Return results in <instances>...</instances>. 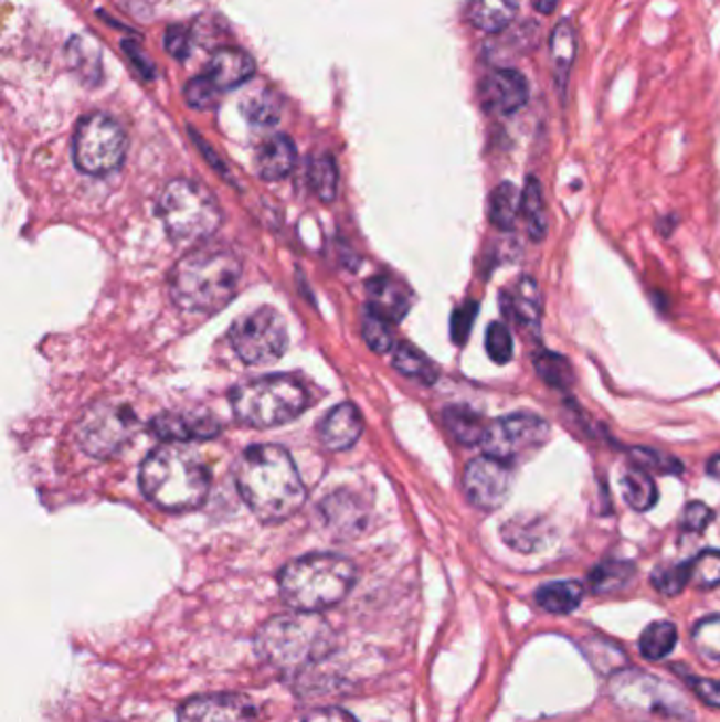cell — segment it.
Masks as SVG:
<instances>
[{
  "mask_svg": "<svg viewBox=\"0 0 720 722\" xmlns=\"http://www.w3.org/2000/svg\"><path fill=\"white\" fill-rule=\"evenodd\" d=\"M235 476L243 501L265 522L286 520L307 499L298 467L282 446L261 444L247 448Z\"/></svg>",
  "mask_w": 720,
  "mask_h": 722,
  "instance_id": "6da1fadb",
  "label": "cell"
},
{
  "mask_svg": "<svg viewBox=\"0 0 720 722\" xmlns=\"http://www.w3.org/2000/svg\"><path fill=\"white\" fill-rule=\"evenodd\" d=\"M240 279V256L226 245L203 243L173 266L169 294L189 314L212 315L233 300Z\"/></svg>",
  "mask_w": 720,
  "mask_h": 722,
  "instance_id": "7a4b0ae2",
  "label": "cell"
},
{
  "mask_svg": "<svg viewBox=\"0 0 720 722\" xmlns=\"http://www.w3.org/2000/svg\"><path fill=\"white\" fill-rule=\"evenodd\" d=\"M210 469L191 448L169 444L146 457L140 486L148 501L168 511L203 506L210 492Z\"/></svg>",
  "mask_w": 720,
  "mask_h": 722,
  "instance_id": "3957f363",
  "label": "cell"
},
{
  "mask_svg": "<svg viewBox=\"0 0 720 722\" xmlns=\"http://www.w3.org/2000/svg\"><path fill=\"white\" fill-rule=\"evenodd\" d=\"M337 649V634L317 613H286L268 619L256 636V652L268 666L296 672L311 668Z\"/></svg>",
  "mask_w": 720,
  "mask_h": 722,
  "instance_id": "277c9868",
  "label": "cell"
},
{
  "mask_svg": "<svg viewBox=\"0 0 720 722\" xmlns=\"http://www.w3.org/2000/svg\"><path fill=\"white\" fill-rule=\"evenodd\" d=\"M356 583L351 560L335 554H313L294 560L279 575L282 598L294 610L319 613L342 601Z\"/></svg>",
  "mask_w": 720,
  "mask_h": 722,
  "instance_id": "5b68a950",
  "label": "cell"
},
{
  "mask_svg": "<svg viewBox=\"0 0 720 722\" xmlns=\"http://www.w3.org/2000/svg\"><path fill=\"white\" fill-rule=\"evenodd\" d=\"M608 698L638 722H691L687 699L670 682L643 670H620L608 680Z\"/></svg>",
  "mask_w": 720,
  "mask_h": 722,
  "instance_id": "8992f818",
  "label": "cell"
},
{
  "mask_svg": "<svg viewBox=\"0 0 720 722\" xmlns=\"http://www.w3.org/2000/svg\"><path fill=\"white\" fill-rule=\"evenodd\" d=\"M231 406L243 425L268 429L300 416V412L309 406V395L298 381L277 374L247 381L233 389Z\"/></svg>",
  "mask_w": 720,
  "mask_h": 722,
  "instance_id": "52a82bcc",
  "label": "cell"
},
{
  "mask_svg": "<svg viewBox=\"0 0 720 722\" xmlns=\"http://www.w3.org/2000/svg\"><path fill=\"white\" fill-rule=\"evenodd\" d=\"M157 214L176 243H203L216 235L222 210L216 197L191 180H173L159 197Z\"/></svg>",
  "mask_w": 720,
  "mask_h": 722,
  "instance_id": "ba28073f",
  "label": "cell"
},
{
  "mask_svg": "<svg viewBox=\"0 0 720 722\" xmlns=\"http://www.w3.org/2000/svg\"><path fill=\"white\" fill-rule=\"evenodd\" d=\"M229 340L241 361L263 365L277 361L288 349V323L271 307L247 311L231 326Z\"/></svg>",
  "mask_w": 720,
  "mask_h": 722,
  "instance_id": "9c48e42d",
  "label": "cell"
},
{
  "mask_svg": "<svg viewBox=\"0 0 720 722\" xmlns=\"http://www.w3.org/2000/svg\"><path fill=\"white\" fill-rule=\"evenodd\" d=\"M74 163L89 176H106L120 168L127 152V136L108 115H89L74 134Z\"/></svg>",
  "mask_w": 720,
  "mask_h": 722,
  "instance_id": "30bf717a",
  "label": "cell"
},
{
  "mask_svg": "<svg viewBox=\"0 0 720 722\" xmlns=\"http://www.w3.org/2000/svg\"><path fill=\"white\" fill-rule=\"evenodd\" d=\"M136 425V416L127 406L99 402L83 412L76 427V437L87 455L110 458L134 437Z\"/></svg>",
  "mask_w": 720,
  "mask_h": 722,
  "instance_id": "8fae6325",
  "label": "cell"
},
{
  "mask_svg": "<svg viewBox=\"0 0 720 722\" xmlns=\"http://www.w3.org/2000/svg\"><path fill=\"white\" fill-rule=\"evenodd\" d=\"M550 423L537 414H509L486 427L481 448L488 457L511 463L539 450L550 439Z\"/></svg>",
  "mask_w": 720,
  "mask_h": 722,
  "instance_id": "7c38bea8",
  "label": "cell"
},
{
  "mask_svg": "<svg viewBox=\"0 0 720 722\" xmlns=\"http://www.w3.org/2000/svg\"><path fill=\"white\" fill-rule=\"evenodd\" d=\"M513 484V474L509 463L499 458H474L463 474V488L467 499L484 511L499 509L507 501Z\"/></svg>",
  "mask_w": 720,
  "mask_h": 722,
  "instance_id": "4fadbf2b",
  "label": "cell"
},
{
  "mask_svg": "<svg viewBox=\"0 0 720 722\" xmlns=\"http://www.w3.org/2000/svg\"><path fill=\"white\" fill-rule=\"evenodd\" d=\"M256 714L258 710L247 696L212 693L184 701L178 722H254Z\"/></svg>",
  "mask_w": 720,
  "mask_h": 722,
  "instance_id": "5bb4252c",
  "label": "cell"
},
{
  "mask_svg": "<svg viewBox=\"0 0 720 722\" xmlns=\"http://www.w3.org/2000/svg\"><path fill=\"white\" fill-rule=\"evenodd\" d=\"M481 102L486 110L511 115L529 102V83L525 74L513 68H501L488 74L481 83Z\"/></svg>",
  "mask_w": 720,
  "mask_h": 722,
  "instance_id": "9a60e30c",
  "label": "cell"
},
{
  "mask_svg": "<svg viewBox=\"0 0 720 722\" xmlns=\"http://www.w3.org/2000/svg\"><path fill=\"white\" fill-rule=\"evenodd\" d=\"M152 432L168 442H192V439H210L220 432V425L210 414H192V412H166L152 421Z\"/></svg>",
  "mask_w": 720,
  "mask_h": 722,
  "instance_id": "2e32d148",
  "label": "cell"
},
{
  "mask_svg": "<svg viewBox=\"0 0 720 722\" xmlns=\"http://www.w3.org/2000/svg\"><path fill=\"white\" fill-rule=\"evenodd\" d=\"M256 73L254 60L240 49H218L208 64V78L218 92H229L250 81Z\"/></svg>",
  "mask_w": 720,
  "mask_h": 722,
  "instance_id": "e0dca14e",
  "label": "cell"
},
{
  "mask_svg": "<svg viewBox=\"0 0 720 722\" xmlns=\"http://www.w3.org/2000/svg\"><path fill=\"white\" fill-rule=\"evenodd\" d=\"M361 429L363 421L360 410L353 404H340L324 418L319 434L330 450H347L360 439Z\"/></svg>",
  "mask_w": 720,
  "mask_h": 722,
  "instance_id": "ac0fdd59",
  "label": "cell"
},
{
  "mask_svg": "<svg viewBox=\"0 0 720 722\" xmlns=\"http://www.w3.org/2000/svg\"><path fill=\"white\" fill-rule=\"evenodd\" d=\"M368 296H370V309L381 315L387 321H400L409 314L410 296L404 284L391 277H377L368 284Z\"/></svg>",
  "mask_w": 720,
  "mask_h": 722,
  "instance_id": "d6986e66",
  "label": "cell"
},
{
  "mask_svg": "<svg viewBox=\"0 0 720 722\" xmlns=\"http://www.w3.org/2000/svg\"><path fill=\"white\" fill-rule=\"evenodd\" d=\"M296 166V146L288 136H273L256 155V169L263 180H282Z\"/></svg>",
  "mask_w": 720,
  "mask_h": 722,
  "instance_id": "ffe728a7",
  "label": "cell"
},
{
  "mask_svg": "<svg viewBox=\"0 0 720 722\" xmlns=\"http://www.w3.org/2000/svg\"><path fill=\"white\" fill-rule=\"evenodd\" d=\"M520 0H469V20L484 32H501L513 22Z\"/></svg>",
  "mask_w": 720,
  "mask_h": 722,
  "instance_id": "44dd1931",
  "label": "cell"
},
{
  "mask_svg": "<svg viewBox=\"0 0 720 722\" xmlns=\"http://www.w3.org/2000/svg\"><path fill=\"white\" fill-rule=\"evenodd\" d=\"M534 601L548 613L567 615V613H573L583 601V585L579 581L546 583L537 590Z\"/></svg>",
  "mask_w": 720,
  "mask_h": 722,
  "instance_id": "7402d4cb",
  "label": "cell"
},
{
  "mask_svg": "<svg viewBox=\"0 0 720 722\" xmlns=\"http://www.w3.org/2000/svg\"><path fill=\"white\" fill-rule=\"evenodd\" d=\"M501 537H504L505 543L516 550V552H522V554H530V552H537L546 545V539H548V532H546V527L541 520L537 518H513L505 524L501 529Z\"/></svg>",
  "mask_w": 720,
  "mask_h": 722,
  "instance_id": "603a6c76",
  "label": "cell"
},
{
  "mask_svg": "<svg viewBox=\"0 0 720 722\" xmlns=\"http://www.w3.org/2000/svg\"><path fill=\"white\" fill-rule=\"evenodd\" d=\"M550 47H552L553 74H555L560 92H564V85L569 83V74H571V66H573L576 53L573 25L569 22H560L555 25L552 39H550Z\"/></svg>",
  "mask_w": 720,
  "mask_h": 722,
  "instance_id": "cb8c5ba5",
  "label": "cell"
},
{
  "mask_svg": "<svg viewBox=\"0 0 720 722\" xmlns=\"http://www.w3.org/2000/svg\"><path fill=\"white\" fill-rule=\"evenodd\" d=\"M622 495L634 511H648L657 503V484L645 469L632 467L622 476Z\"/></svg>",
  "mask_w": 720,
  "mask_h": 722,
  "instance_id": "d4e9b609",
  "label": "cell"
},
{
  "mask_svg": "<svg viewBox=\"0 0 720 722\" xmlns=\"http://www.w3.org/2000/svg\"><path fill=\"white\" fill-rule=\"evenodd\" d=\"M444 423L448 427V432L453 434L456 442L465 444V446H474V444H481L484 434H486V425L481 421L480 414L474 412L467 406H451L444 412Z\"/></svg>",
  "mask_w": 720,
  "mask_h": 722,
  "instance_id": "484cf974",
  "label": "cell"
},
{
  "mask_svg": "<svg viewBox=\"0 0 720 722\" xmlns=\"http://www.w3.org/2000/svg\"><path fill=\"white\" fill-rule=\"evenodd\" d=\"M522 216L527 222L530 240L543 241L548 233V212H546V201H543V191L537 178L530 176L522 193Z\"/></svg>",
  "mask_w": 720,
  "mask_h": 722,
  "instance_id": "4316f807",
  "label": "cell"
},
{
  "mask_svg": "<svg viewBox=\"0 0 720 722\" xmlns=\"http://www.w3.org/2000/svg\"><path fill=\"white\" fill-rule=\"evenodd\" d=\"M636 575V566L624 560H606L590 573V587L596 594L620 592Z\"/></svg>",
  "mask_w": 720,
  "mask_h": 722,
  "instance_id": "83f0119b",
  "label": "cell"
},
{
  "mask_svg": "<svg viewBox=\"0 0 720 722\" xmlns=\"http://www.w3.org/2000/svg\"><path fill=\"white\" fill-rule=\"evenodd\" d=\"M522 212V194L511 182L499 184L490 194V222L497 229L511 231L516 226V217Z\"/></svg>",
  "mask_w": 720,
  "mask_h": 722,
  "instance_id": "f1b7e54d",
  "label": "cell"
},
{
  "mask_svg": "<svg viewBox=\"0 0 720 722\" xmlns=\"http://www.w3.org/2000/svg\"><path fill=\"white\" fill-rule=\"evenodd\" d=\"M393 365L406 374L410 379H416L425 385H432L437 381V365L433 363L427 355H423L419 349H414L412 344H400L395 351H393Z\"/></svg>",
  "mask_w": 720,
  "mask_h": 722,
  "instance_id": "f546056e",
  "label": "cell"
},
{
  "mask_svg": "<svg viewBox=\"0 0 720 722\" xmlns=\"http://www.w3.org/2000/svg\"><path fill=\"white\" fill-rule=\"evenodd\" d=\"M509 309L511 315L525 323V326H537L541 317V296H539V286L534 279L525 277L518 282L513 294L509 296Z\"/></svg>",
  "mask_w": 720,
  "mask_h": 722,
  "instance_id": "4dcf8cb0",
  "label": "cell"
},
{
  "mask_svg": "<svg viewBox=\"0 0 720 722\" xmlns=\"http://www.w3.org/2000/svg\"><path fill=\"white\" fill-rule=\"evenodd\" d=\"M676 640H678V629L673 622H655L643 631L638 647L647 659L659 661L673 652Z\"/></svg>",
  "mask_w": 720,
  "mask_h": 722,
  "instance_id": "1f68e13d",
  "label": "cell"
},
{
  "mask_svg": "<svg viewBox=\"0 0 720 722\" xmlns=\"http://www.w3.org/2000/svg\"><path fill=\"white\" fill-rule=\"evenodd\" d=\"M309 184L313 193L321 201H335L338 191V169L335 159L330 155H317L313 157L309 166Z\"/></svg>",
  "mask_w": 720,
  "mask_h": 722,
  "instance_id": "d6a6232c",
  "label": "cell"
},
{
  "mask_svg": "<svg viewBox=\"0 0 720 722\" xmlns=\"http://www.w3.org/2000/svg\"><path fill=\"white\" fill-rule=\"evenodd\" d=\"M324 513L330 527L340 530H356L360 529L363 522V513L360 511V506L356 499H351L349 495H332L326 503H324Z\"/></svg>",
  "mask_w": 720,
  "mask_h": 722,
  "instance_id": "836d02e7",
  "label": "cell"
},
{
  "mask_svg": "<svg viewBox=\"0 0 720 722\" xmlns=\"http://www.w3.org/2000/svg\"><path fill=\"white\" fill-rule=\"evenodd\" d=\"M534 368H537V374L553 389H569L575 381L571 361L558 353H552V351H541L534 358Z\"/></svg>",
  "mask_w": 720,
  "mask_h": 722,
  "instance_id": "e575fe53",
  "label": "cell"
},
{
  "mask_svg": "<svg viewBox=\"0 0 720 722\" xmlns=\"http://www.w3.org/2000/svg\"><path fill=\"white\" fill-rule=\"evenodd\" d=\"M66 57L73 66L74 73H78V76L83 81H89V83H96L102 74V62H99V53L94 45H89L87 41L83 39H73L71 45H68V51H66Z\"/></svg>",
  "mask_w": 720,
  "mask_h": 722,
  "instance_id": "d590c367",
  "label": "cell"
},
{
  "mask_svg": "<svg viewBox=\"0 0 720 722\" xmlns=\"http://www.w3.org/2000/svg\"><path fill=\"white\" fill-rule=\"evenodd\" d=\"M243 115L245 119L254 125H261V127H268V125H275L279 120V99L268 94V92H258V94H250L245 97L243 102Z\"/></svg>",
  "mask_w": 720,
  "mask_h": 722,
  "instance_id": "8d00e7d4",
  "label": "cell"
},
{
  "mask_svg": "<svg viewBox=\"0 0 720 722\" xmlns=\"http://www.w3.org/2000/svg\"><path fill=\"white\" fill-rule=\"evenodd\" d=\"M691 581V564H670V566H659L653 575L650 583L655 590L664 596H678L685 585Z\"/></svg>",
  "mask_w": 720,
  "mask_h": 722,
  "instance_id": "74e56055",
  "label": "cell"
},
{
  "mask_svg": "<svg viewBox=\"0 0 720 722\" xmlns=\"http://www.w3.org/2000/svg\"><path fill=\"white\" fill-rule=\"evenodd\" d=\"M691 581L701 590H712L720 585V552L706 550L691 562Z\"/></svg>",
  "mask_w": 720,
  "mask_h": 722,
  "instance_id": "f35d334b",
  "label": "cell"
},
{
  "mask_svg": "<svg viewBox=\"0 0 720 722\" xmlns=\"http://www.w3.org/2000/svg\"><path fill=\"white\" fill-rule=\"evenodd\" d=\"M693 645L706 659L720 661V615H710L697 624Z\"/></svg>",
  "mask_w": 720,
  "mask_h": 722,
  "instance_id": "ab89813d",
  "label": "cell"
},
{
  "mask_svg": "<svg viewBox=\"0 0 720 722\" xmlns=\"http://www.w3.org/2000/svg\"><path fill=\"white\" fill-rule=\"evenodd\" d=\"M629 458L634 460V467L645 469L650 474H680L682 465L676 458L668 457L659 450H650V448H643L636 446L629 450Z\"/></svg>",
  "mask_w": 720,
  "mask_h": 722,
  "instance_id": "60d3db41",
  "label": "cell"
},
{
  "mask_svg": "<svg viewBox=\"0 0 720 722\" xmlns=\"http://www.w3.org/2000/svg\"><path fill=\"white\" fill-rule=\"evenodd\" d=\"M363 338L368 342V347L377 353H387L393 344V337H391V330H389V321L381 317L379 314H374L372 309H368L366 315H363Z\"/></svg>",
  "mask_w": 720,
  "mask_h": 722,
  "instance_id": "b9f144b4",
  "label": "cell"
},
{
  "mask_svg": "<svg viewBox=\"0 0 720 722\" xmlns=\"http://www.w3.org/2000/svg\"><path fill=\"white\" fill-rule=\"evenodd\" d=\"M486 351L495 363H507L513 358V338L504 323L493 321L486 330Z\"/></svg>",
  "mask_w": 720,
  "mask_h": 722,
  "instance_id": "7bdbcfd3",
  "label": "cell"
},
{
  "mask_svg": "<svg viewBox=\"0 0 720 722\" xmlns=\"http://www.w3.org/2000/svg\"><path fill=\"white\" fill-rule=\"evenodd\" d=\"M216 85L208 76L192 78L191 83L187 85V89H184L187 102L191 104L192 108H197V110L210 108L216 102Z\"/></svg>",
  "mask_w": 720,
  "mask_h": 722,
  "instance_id": "ee69618b",
  "label": "cell"
},
{
  "mask_svg": "<svg viewBox=\"0 0 720 722\" xmlns=\"http://www.w3.org/2000/svg\"><path fill=\"white\" fill-rule=\"evenodd\" d=\"M714 513L712 509L706 506V503H689L685 507L682 511V518H680V527L685 532H703L708 529V524L712 522Z\"/></svg>",
  "mask_w": 720,
  "mask_h": 722,
  "instance_id": "f6af8a7d",
  "label": "cell"
},
{
  "mask_svg": "<svg viewBox=\"0 0 720 722\" xmlns=\"http://www.w3.org/2000/svg\"><path fill=\"white\" fill-rule=\"evenodd\" d=\"M476 315H478V302H465L463 307L456 309L455 315H453V338L458 344H463L467 337H469V330L476 321Z\"/></svg>",
  "mask_w": 720,
  "mask_h": 722,
  "instance_id": "bcb514c9",
  "label": "cell"
},
{
  "mask_svg": "<svg viewBox=\"0 0 720 722\" xmlns=\"http://www.w3.org/2000/svg\"><path fill=\"white\" fill-rule=\"evenodd\" d=\"M166 49L176 60H187L191 53L187 32L182 28H169L168 34H166Z\"/></svg>",
  "mask_w": 720,
  "mask_h": 722,
  "instance_id": "7dc6e473",
  "label": "cell"
},
{
  "mask_svg": "<svg viewBox=\"0 0 720 722\" xmlns=\"http://www.w3.org/2000/svg\"><path fill=\"white\" fill-rule=\"evenodd\" d=\"M687 680L693 687L697 696L703 699L708 705L720 708V680H699V678H691V676H687Z\"/></svg>",
  "mask_w": 720,
  "mask_h": 722,
  "instance_id": "c3c4849f",
  "label": "cell"
},
{
  "mask_svg": "<svg viewBox=\"0 0 720 722\" xmlns=\"http://www.w3.org/2000/svg\"><path fill=\"white\" fill-rule=\"evenodd\" d=\"M303 722H358L349 712L340 710V708H324V710H315Z\"/></svg>",
  "mask_w": 720,
  "mask_h": 722,
  "instance_id": "681fc988",
  "label": "cell"
},
{
  "mask_svg": "<svg viewBox=\"0 0 720 722\" xmlns=\"http://www.w3.org/2000/svg\"><path fill=\"white\" fill-rule=\"evenodd\" d=\"M558 2H560V0H532L534 9H537L539 13H543V15H552L553 11H555V7H558Z\"/></svg>",
  "mask_w": 720,
  "mask_h": 722,
  "instance_id": "f907efd6",
  "label": "cell"
},
{
  "mask_svg": "<svg viewBox=\"0 0 720 722\" xmlns=\"http://www.w3.org/2000/svg\"><path fill=\"white\" fill-rule=\"evenodd\" d=\"M708 474H710L712 478L720 480V455H714V457L708 460Z\"/></svg>",
  "mask_w": 720,
  "mask_h": 722,
  "instance_id": "816d5d0a",
  "label": "cell"
}]
</instances>
